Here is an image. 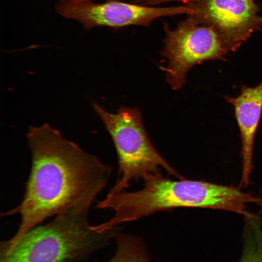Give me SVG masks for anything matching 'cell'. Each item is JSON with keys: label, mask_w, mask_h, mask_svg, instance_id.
<instances>
[{"label": "cell", "mask_w": 262, "mask_h": 262, "mask_svg": "<svg viewBox=\"0 0 262 262\" xmlns=\"http://www.w3.org/2000/svg\"><path fill=\"white\" fill-rule=\"evenodd\" d=\"M224 98L233 107L240 134L242 165L239 186L247 187L253 170L254 141L262 114V82L253 87L242 85L238 96Z\"/></svg>", "instance_id": "8"}, {"label": "cell", "mask_w": 262, "mask_h": 262, "mask_svg": "<svg viewBox=\"0 0 262 262\" xmlns=\"http://www.w3.org/2000/svg\"><path fill=\"white\" fill-rule=\"evenodd\" d=\"M88 212L56 216L12 243L2 242L0 262H82L105 246L117 229L102 231L89 224Z\"/></svg>", "instance_id": "3"}, {"label": "cell", "mask_w": 262, "mask_h": 262, "mask_svg": "<svg viewBox=\"0 0 262 262\" xmlns=\"http://www.w3.org/2000/svg\"><path fill=\"white\" fill-rule=\"evenodd\" d=\"M116 252L108 262H149L142 241L138 237L116 233Z\"/></svg>", "instance_id": "10"}, {"label": "cell", "mask_w": 262, "mask_h": 262, "mask_svg": "<svg viewBox=\"0 0 262 262\" xmlns=\"http://www.w3.org/2000/svg\"><path fill=\"white\" fill-rule=\"evenodd\" d=\"M26 137L32 164L22 200L1 215L18 214L12 243L50 216L88 212L105 187L112 169L66 139L48 123L31 126Z\"/></svg>", "instance_id": "1"}, {"label": "cell", "mask_w": 262, "mask_h": 262, "mask_svg": "<svg viewBox=\"0 0 262 262\" xmlns=\"http://www.w3.org/2000/svg\"><path fill=\"white\" fill-rule=\"evenodd\" d=\"M93 107L104 124L115 145L118 159L119 175L110 194L128 188L132 180L149 174H161L164 170L179 179L180 175L160 155L149 139L137 108L121 107L112 114L93 102Z\"/></svg>", "instance_id": "4"}, {"label": "cell", "mask_w": 262, "mask_h": 262, "mask_svg": "<svg viewBox=\"0 0 262 262\" xmlns=\"http://www.w3.org/2000/svg\"><path fill=\"white\" fill-rule=\"evenodd\" d=\"M193 16L212 26L229 51H236L262 25L256 0H195Z\"/></svg>", "instance_id": "7"}, {"label": "cell", "mask_w": 262, "mask_h": 262, "mask_svg": "<svg viewBox=\"0 0 262 262\" xmlns=\"http://www.w3.org/2000/svg\"><path fill=\"white\" fill-rule=\"evenodd\" d=\"M164 47L161 55L168 61L160 66L173 90L181 89L188 71L196 65L213 60H224L229 51L211 25L192 16L174 29L165 27Z\"/></svg>", "instance_id": "5"}, {"label": "cell", "mask_w": 262, "mask_h": 262, "mask_svg": "<svg viewBox=\"0 0 262 262\" xmlns=\"http://www.w3.org/2000/svg\"><path fill=\"white\" fill-rule=\"evenodd\" d=\"M161 3H164L171 2H180L186 4H189L195 0H158Z\"/></svg>", "instance_id": "11"}, {"label": "cell", "mask_w": 262, "mask_h": 262, "mask_svg": "<svg viewBox=\"0 0 262 262\" xmlns=\"http://www.w3.org/2000/svg\"><path fill=\"white\" fill-rule=\"evenodd\" d=\"M55 9L63 17L77 20L88 30L101 26H147L162 17L182 14L193 16L196 13L195 10L187 4L154 7L114 0L100 3L91 0H60Z\"/></svg>", "instance_id": "6"}, {"label": "cell", "mask_w": 262, "mask_h": 262, "mask_svg": "<svg viewBox=\"0 0 262 262\" xmlns=\"http://www.w3.org/2000/svg\"><path fill=\"white\" fill-rule=\"evenodd\" d=\"M143 188L132 192L108 193L98 202V209H109L114 216L106 221L115 227L154 213L175 208H198L220 210L247 215L248 203L256 198L233 185L204 180L179 179L173 180L161 174H149L143 178Z\"/></svg>", "instance_id": "2"}, {"label": "cell", "mask_w": 262, "mask_h": 262, "mask_svg": "<svg viewBox=\"0 0 262 262\" xmlns=\"http://www.w3.org/2000/svg\"><path fill=\"white\" fill-rule=\"evenodd\" d=\"M257 197L259 199L256 204L259 205L260 209V211L262 213V186L260 189L259 194Z\"/></svg>", "instance_id": "12"}, {"label": "cell", "mask_w": 262, "mask_h": 262, "mask_svg": "<svg viewBox=\"0 0 262 262\" xmlns=\"http://www.w3.org/2000/svg\"><path fill=\"white\" fill-rule=\"evenodd\" d=\"M243 247L237 262H262V224L260 218L252 214L245 217Z\"/></svg>", "instance_id": "9"}]
</instances>
